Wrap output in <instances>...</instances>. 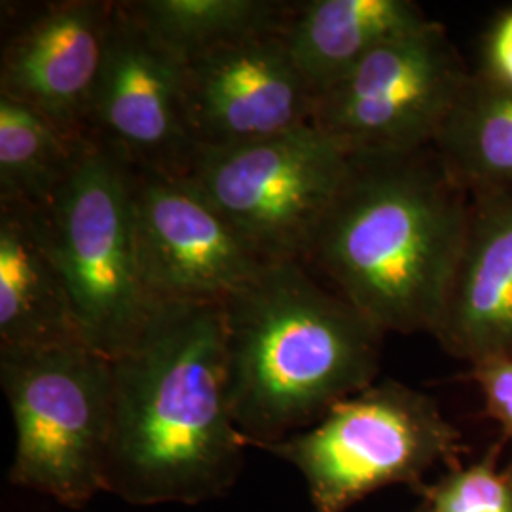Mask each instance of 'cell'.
I'll list each match as a JSON object with an SVG mask.
<instances>
[{
    "label": "cell",
    "instance_id": "cell-17",
    "mask_svg": "<svg viewBox=\"0 0 512 512\" xmlns=\"http://www.w3.org/2000/svg\"><path fill=\"white\" fill-rule=\"evenodd\" d=\"M92 143L0 97V202L46 207Z\"/></svg>",
    "mask_w": 512,
    "mask_h": 512
},
{
    "label": "cell",
    "instance_id": "cell-18",
    "mask_svg": "<svg viewBox=\"0 0 512 512\" xmlns=\"http://www.w3.org/2000/svg\"><path fill=\"white\" fill-rule=\"evenodd\" d=\"M129 14L183 61L243 38L285 29L294 2L279 0H135Z\"/></svg>",
    "mask_w": 512,
    "mask_h": 512
},
{
    "label": "cell",
    "instance_id": "cell-6",
    "mask_svg": "<svg viewBox=\"0 0 512 512\" xmlns=\"http://www.w3.org/2000/svg\"><path fill=\"white\" fill-rule=\"evenodd\" d=\"M40 211L84 344L112 361L156 308L139 268L131 169L93 141Z\"/></svg>",
    "mask_w": 512,
    "mask_h": 512
},
{
    "label": "cell",
    "instance_id": "cell-4",
    "mask_svg": "<svg viewBox=\"0 0 512 512\" xmlns=\"http://www.w3.org/2000/svg\"><path fill=\"white\" fill-rule=\"evenodd\" d=\"M0 385L16 425L10 484L73 511L107 492L112 363L84 344L0 346Z\"/></svg>",
    "mask_w": 512,
    "mask_h": 512
},
{
    "label": "cell",
    "instance_id": "cell-14",
    "mask_svg": "<svg viewBox=\"0 0 512 512\" xmlns=\"http://www.w3.org/2000/svg\"><path fill=\"white\" fill-rule=\"evenodd\" d=\"M71 344L84 336L42 211L0 202V346Z\"/></svg>",
    "mask_w": 512,
    "mask_h": 512
},
{
    "label": "cell",
    "instance_id": "cell-10",
    "mask_svg": "<svg viewBox=\"0 0 512 512\" xmlns=\"http://www.w3.org/2000/svg\"><path fill=\"white\" fill-rule=\"evenodd\" d=\"M184 61L114 2L90 135L129 169L183 175L196 147L184 114Z\"/></svg>",
    "mask_w": 512,
    "mask_h": 512
},
{
    "label": "cell",
    "instance_id": "cell-15",
    "mask_svg": "<svg viewBox=\"0 0 512 512\" xmlns=\"http://www.w3.org/2000/svg\"><path fill=\"white\" fill-rule=\"evenodd\" d=\"M429 21L410 0H308L294 2L283 33L317 99L374 50Z\"/></svg>",
    "mask_w": 512,
    "mask_h": 512
},
{
    "label": "cell",
    "instance_id": "cell-19",
    "mask_svg": "<svg viewBox=\"0 0 512 512\" xmlns=\"http://www.w3.org/2000/svg\"><path fill=\"white\" fill-rule=\"evenodd\" d=\"M505 442L501 437L476 463L425 484L420 495L429 512H512V480L497 467Z\"/></svg>",
    "mask_w": 512,
    "mask_h": 512
},
{
    "label": "cell",
    "instance_id": "cell-16",
    "mask_svg": "<svg viewBox=\"0 0 512 512\" xmlns=\"http://www.w3.org/2000/svg\"><path fill=\"white\" fill-rule=\"evenodd\" d=\"M433 150L469 198L512 192V88L471 73Z\"/></svg>",
    "mask_w": 512,
    "mask_h": 512
},
{
    "label": "cell",
    "instance_id": "cell-7",
    "mask_svg": "<svg viewBox=\"0 0 512 512\" xmlns=\"http://www.w3.org/2000/svg\"><path fill=\"white\" fill-rule=\"evenodd\" d=\"M349 154L304 126L268 141L196 150L183 175L268 262H304Z\"/></svg>",
    "mask_w": 512,
    "mask_h": 512
},
{
    "label": "cell",
    "instance_id": "cell-21",
    "mask_svg": "<svg viewBox=\"0 0 512 512\" xmlns=\"http://www.w3.org/2000/svg\"><path fill=\"white\" fill-rule=\"evenodd\" d=\"M476 73L512 88V8L501 12L488 29Z\"/></svg>",
    "mask_w": 512,
    "mask_h": 512
},
{
    "label": "cell",
    "instance_id": "cell-9",
    "mask_svg": "<svg viewBox=\"0 0 512 512\" xmlns=\"http://www.w3.org/2000/svg\"><path fill=\"white\" fill-rule=\"evenodd\" d=\"M141 277L154 304H224L270 262L181 175L131 169Z\"/></svg>",
    "mask_w": 512,
    "mask_h": 512
},
{
    "label": "cell",
    "instance_id": "cell-23",
    "mask_svg": "<svg viewBox=\"0 0 512 512\" xmlns=\"http://www.w3.org/2000/svg\"><path fill=\"white\" fill-rule=\"evenodd\" d=\"M414 512H429V509H427V505L421 501L420 507H418V509H416Z\"/></svg>",
    "mask_w": 512,
    "mask_h": 512
},
{
    "label": "cell",
    "instance_id": "cell-20",
    "mask_svg": "<svg viewBox=\"0 0 512 512\" xmlns=\"http://www.w3.org/2000/svg\"><path fill=\"white\" fill-rule=\"evenodd\" d=\"M467 378L480 387L486 414L499 423L503 439L512 442V357L473 363Z\"/></svg>",
    "mask_w": 512,
    "mask_h": 512
},
{
    "label": "cell",
    "instance_id": "cell-13",
    "mask_svg": "<svg viewBox=\"0 0 512 512\" xmlns=\"http://www.w3.org/2000/svg\"><path fill=\"white\" fill-rule=\"evenodd\" d=\"M433 336L471 365L512 357V192L471 198L458 264Z\"/></svg>",
    "mask_w": 512,
    "mask_h": 512
},
{
    "label": "cell",
    "instance_id": "cell-3",
    "mask_svg": "<svg viewBox=\"0 0 512 512\" xmlns=\"http://www.w3.org/2000/svg\"><path fill=\"white\" fill-rule=\"evenodd\" d=\"M228 399L247 448L287 439L374 384L384 332L298 260L222 304Z\"/></svg>",
    "mask_w": 512,
    "mask_h": 512
},
{
    "label": "cell",
    "instance_id": "cell-11",
    "mask_svg": "<svg viewBox=\"0 0 512 512\" xmlns=\"http://www.w3.org/2000/svg\"><path fill=\"white\" fill-rule=\"evenodd\" d=\"M283 31L184 61V114L196 150L253 145L310 126L315 93Z\"/></svg>",
    "mask_w": 512,
    "mask_h": 512
},
{
    "label": "cell",
    "instance_id": "cell-5",
    "mask_svg": "<svg viewBox=\"0 0 512 512\" xmlns=\"http://www.w3.org/2000/svg\"><path fill=\"white\" fill-rule=\"evenodd\" d=\"M255 448L300 471L315 512H348L393 484L420 494L435 465L458 467L465 450L439 403L395 380L372 384L308 429Z\"/></svg>",
    "mask_w": 512,
    "mask_h": 512
},
{
    "label": "cell",
    "instance_id": "cell-1",
    "mask_svg": "<svg viewBox=\"0 0 512 512\" xmlns=\"http://www.w3.org/2000/svg\"><path fill=\"white\" fill-rule=\"evenodd\" d=\"M110 363L107 494L143 507L228 494L247 446L228 399L222 304H156Z\"/></svg>",
    "mask_w": 512,
    "mask_h": 512
},
{
    "label": "cell",
    "instance_id": "cell-22",
    "mask_svg": "<svg viewBox=\"0 0 512 512\" xmlns=\"http://www.w3.org/2000/svg\"><path fill=\"white\" fill-rule=\"evenodd\" d=\"M503 471H505V475L509 476V478L512 480V456L511 461H509V465H507Z\"/></svg>",
    "mask_w": 512,
    "mask_h": 512
},
{
    "label": "cell",
    "instance_id": "cell-12",
    "mask_svg": "<svg viewBox=\"0 0 512 512\" xmlns=\"http://www.w3.org/2000/svg\"><path fill=\"white\" fill-rule=\"evenodd\" d=\"M112 6L114 2L105 0L44 6L4 42L0 97L92 139L93 95L105 59Z\"/></svg>",
    "mask_w": 512,
    "mask_h": 512
},
{
    "label": "cell",
    "instance_id": "cell-8",
    "mask_svg": "<svg viewBox=\"0 0 512 512\" xmlns=\"http://www.w3.org/2000/svg\"><path fill=\"white\" fill-rule=\"evenodd\" d=\"M471 73L446 29L429 21L380 46L319 93L311 126L348 154L433 147Z\"/></svg>",
    "mask_w": 512,
    "mask_h": 512
},
{
    "label": "cell",
    "instance_id": "cell-2",
    "mask_svg": "<svg viewBox=\"0 0 512 512\" xmlns=\"http://www.w3.org/2000/svg\"><path fill=\"white\" fill-rule=\"evenodd\" d=\"M469 207L433 147L349 154L304 264L380 332L433 334Z\"/></svg>",
    "mask_w": 512,
    "mask_h": 512
}]
</instances>
